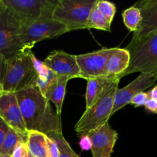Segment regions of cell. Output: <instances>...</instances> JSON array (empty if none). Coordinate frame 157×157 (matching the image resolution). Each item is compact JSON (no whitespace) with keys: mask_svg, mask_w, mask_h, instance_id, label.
I'll return each mask as SVG.
<instances>
[{"mask_svg":"<svg viewBox=\"0 0 157 157\" xmlns=\"http://www.w3.org/2000/svg\"><path fill=\"white\" fill-rule=\"evenodd\" d=\"M15 95L28 131H38L45 135L62 133L61 116L53 110L37 86L20 90Z\"/></svg>","mask_w":157,"mask_h":157,"instance_id":"1","label":"cell"},{"mask_svg":"<svg viewBox=\"0 0 157 157\" xmlns=\"http://www.w3.org/2000/svg\"><path fill=\"white\" fill-rule=\"evenodd\" d=\"M38 78L35 55L31 49L21 51L6 58V75L2 81L5 92L17 93L37 86Z\"/></svg>","mask_w":157,"mask_h":157,"instance_id":"2","label":"cell"},{"mask_svg":"<svg viewBox=\"0 0 157 157\" xmlns=\"http://www.w3.org/2000/svg\"><path fill=\"white\" fill-rule=\"evenodd\" d=\"M125 48L130 53V61L122 78L136 72L157 71V31L143 38H133Z\"/></svg>","mask_w":157,"mask_h":157,"instance_id":"3","label":"cell"},{"mask_svg":"<svg viewBox=\"0 0 157 157\" xmlns=\"http://www.w3.org/2000/svg\"><path fill=\"white\" fill-rule=\"evenodd\" d=\"M120 81L113 82L102 96L84 113L75 125V131L79 134H87L108 122L112 116L114 96Z\"/></svg>","mask_w":157,"mask_h":157,"instance_id":"4","label":"cell"},{"mask_svg":"<svg viewBox=\"0 0 157 157\" xmlns=\"http://www.w3.org/2000/svg\"><path fill=\"white\" fill-rule=\"evenodd\" d=\"M98 0H58L52 18L64 25L67 32L88 29V18Z\"/></svg>","mask_w":157,"mask_h":157,"instance_id":"5","label":"cell"},{"mask_svg":"<svg viewBox=\"0 0 157 157\" xmlns=\"http://www.w3.org/2000/svg\"><path fill=\"white\" fill-rule=\"evenodd\" d=\"M22 25L19 17L0 0V53L6 58L24 50L20 41Z\"/></svg>","mask_w":157,"mask_h":157,"instance_id":"6","label":"cell"},{"mask_svg":"<svg viewBox=\"0 0 157 157\" xmlns=\"http://www.w3.org/2000/svg\"><path fill=\"white\" fill-rule=\"evenodd\" d=\"M67 29L53 18L41 19L22 25L20 30V41L23 49H31L36 43L64 35Z\"/></svg>","mask_w":157,"mask_h":157,"instance_id":"7","label":"cell"},{"mask_svg":"<svg viewBox=\"0 0 157 157\" xmlns=\"http://www.w3.org/2000/svg\"><path fill=\"white\" fill-rule=\"evenodd\" d=\"M21 19L23 25L41 19L52 18L57 1L51 0H2Z\"/></svg>","mask_w":157,"mask_h":157,"instance_id":"8","label":"cell"},{"mask_svg":"<svg viewBox=\"0 0 157 157\" xmlns=\"http://www.w3.org/2000/svg\"><path fill=\"white\" fill-rule=\"evenodd\" d=\"M113 48H104L90 53L75 55L81 78L92 79L106 75V63Z\"/></svg>","mask_w":157,"mask_h":157,"instance_id":"9","label":"cell"},{"mask_svg":"<svg viewBox=\"0 0 157 157\" xmlns=\"http://www.w3.org/2000/svg\"><path fill=\"white\" fill-rule=\"evenodd\" d=\"M157 81V71L140 73V75L130 84L123 88L117 90L114 96L112 115L117 110L130 104L133 97L138 93L144 91L155 84Z\"/></svg>","mask_w":157,"mask_h":157,"instance_id":"10","label":"cell"},{"mask_svg":"<svg viewBox=\"0 0 157 157\" xmlns=\"http://www.w3.org/2000/svg\"><path fill=\"white\" fill-rule=\"evenodd\" d=\"M46 67L50 69L57 76L72 78H81V71L77 63L76 56L61 50H55L50 52L43 61Z\"/></svg>","mask_w":157,"mask_h":157,"instance_id":"11","label":"cell"},{"mask_svg":"<svg viewBox=\"0 0 157 157\" xmlns=\"http://www.w3.org/2000/svg\"><path fill=\"white\" fill-rule=\"evenodd\" d=\"M87 135L91 142L90 150L93 157L111 156L118 139V133L108 122L89 132Z\"/></svg>","mask_w":157,"mask_h":157,"instance_id":"12","label":"cell"},{"mask_svg":"<svg viewBox=\"0 0 157 157\" xmlns=\"http://www.w3.org/2000/svg\"><path fill=\"white\" fill-rule=\"evenodd\" d=\"M0 117L13 130L28 134L15 93L4 91L0 97Z\"/></svg>","mask_w":157,"mask_h":157,"instance_id":"13","label":"cell"},{"mask_svg":"<svg viewBox=\"0 0 157 157\" xmlns=\"http://www.w3.org/2000/svg\"><path fill=\"white\" fill-rule=\"evenodd\" d=\"M134 6L140 10L142 20L133 38H143L157 31V0H144Z\"/></svg>","mask_w":157,"mask_h":157,"instance_id":"14","label":"cell"},{"mask_svg":"<svg viewBox=\"0 0 157 157\" xmlns=\"http://www.w3.org/2000/svg\"><path fill=\"white\" fill-rule=\"evenodd\" d=\"M130 55L126 48H113L111 54L106 63V75L118 77L122 78V75L130 65Z\"/></svg>","mask_w":157,"mask_h":157,"instance_id":"15","label":"cell"},{"mask_svg":"<svg viewBox=\"0 0 157 157\" xmlns=\"http://www.w3.org/2000/svg\"><path fill=\"white\" fill-rule=\"evenodd\" d=\"M117 81H121L118 77L102 76L87 80L86 90V109L91 107L107 89Z\"/></svg>","mask_w":157,"mask_h":157,"instance_id":"16","label":"cell"},{"mask_svg":"<svg viewBox=\"0 0 157 157\" xmlns=\"http://www.w3.org/2000/svg\"><path fill=\"white\" fill-rule=\"evenodd\" d=\"M69 79L67 77L58 76L49 85L44 96L49 102H52L55 106L56 112L61 116L63 102L66 94V87Z\"/></svg>","mask_w":157,"mask_h":157,"instance_id":"17","label":"cell"},{"mask_svg":"<svg viewBox=\"0 0 157 157\" xmlns=\"http://www.w3.org/2000/svg\"><path fill=\"white\" fill-rule=\"evenodd\" d=\"M47 136L38 131H28L26 142L28 151L33 157H48Z\"/></svg>","mask_w":157,"mask_h":157,"instance_id":"18","label":"cell"},{"mask_svg":"<svg viewBox=\"0 0 157 157\" xmlns=\"http://www.w3.org/2000/svg\"><path fill=\"white\" fill-rule=\"evenodd\" d=\"M28 134H23L11 128L8 131L6 138L3 141L0 154L11 156L15 147L20 144H26Z\"/></svg>","mask_w":157,"mask_h":157,"instance_id":"19","label":"cell"},{"mask_svg":"<svg viewBox=\"0 0 157 157\" xmlns=\"http://www.w3.org/2000/svg\"><path fill=\"white\" fill-rule=\"evenodd\" d=\"M123 20L126 27L130 32L134 33L139 28L142 20L141 12L139 8L135 6L128 8L122 13Z\"/></svg>","mask_w":157,"mask_h":157,"instance_id":"20","label":"cell"},{"mask_svg":"<svg viewBox=\"0 0 157 157\" xmlns=\"http://www.w3.org/2000/svg\"><path fill=\"white\" fill-rule=\"evenodd\" d=\"M97 3V2H96ZM111 23L109 22L105 17L98 10L96 5L92 9L88 18V29H96L98 30L110 32Z\"/></svg>","mask_w":157,"mask_h":157,"instance_id":"21","label":"cell"},{"mask_svg":"<svg viewBox=\"0 0 157 157\" xmlns=\"http://www.w3.org/2000/svg\"><path fill=\"white\" fill-rule=\"evenodd\" d=\"M57 144L59 150V157H80L72 150L62 133H53L46 135Z\"/></svg>","mask_w":157,"mask_h":157,"instance_id":"22","label":"cell"},{"mask_svg":"<svg viewBox=\"0 0 157 157\" xmlns=\"http://www.w3.org/2000/svg\"><path fill=\"white\" fill-rule=\"evenodd\" d=\"M96 6L98 10L101 12V14L105 17L106 19L109 22L111 23L113 18H114L115 14H116V6L113 2H110L109 1L98 0L96 3Z\"/></svg>","mask_w":157,"mask_h":157,"instance_id":"23","label":"cell"},{"mask_svg":"<svg viewBox=\"0 0 157 157\" xmlns=\"http://www.w3.org/2000/svg\"><path fill=\"white\" fill-rule=\"evenodd\" d=\"M148 99V93L143 91L140 92V93L136 94L133 97V99L131 100L130 104H132V105L134 106L135 107H142V106L145 105L146 102H147V101Z\"/></svg>","mask_w":157,"mask_h":157,"instance_id":"24","label":"cell"},{"mask_svg":"<svg viewBox=\"0 0 157 157\" xmlns=\"http://www.w3.org/2000/svg\"><path fill=\"white\" fill-rule=\"evenodd\" d=\"M47 154L48 157H59V150L56 143L47 136Z\"/></svg>","mask_w":157,"mask_h":157,"instance_id":"25","label":"cell"},{"mask_svg":"<svg viewBox=\"0 0 157 157\" xmlns=\"http://www.w3.org/2000/svg\"><path fill=\"white\" fill-rule=\"evenodd\" d=\"M9 129H10L9 126L0 117V151H1L3 141H4Z\"/></svg>","mask_w":157,"mask_h":157,"instance_id":"26","label":"cell"},{"mask_svg":"<svg viewBox=\"0 0 157 157\" xmlns=\"http://www.w3.org/2000/svg\"><path fill=\"white\" fill-rule=\"evenodd\" d=\"M27 152L26 144H20L15 148L11 157H24Z\"/></svg>","mask_w":157,"mask_h":157,"instance_id":"27","label":"cell"},{"mask_svg":"<svg viewBox=\"0 0 157 157\" xmlns=\"http://www.w3.org/2000/svg\"><path fill=\"white\" fill-rule=\"evenodd\" d=\"M6 71V58L5 55L0 53V81L4 80Z\"/></svg>","mask_w":157,"mask_h":157,"instance_id":"28","label":"cell"},{"mask_svg":"<svg viewBox=\"0 0 157 157\" xmlns=\"http://www.w3.org/2000/svg\"><path fill=\"white\" fill-rule=\"evenodd\" d=\"M145 108L149 111L153 113H157V101L155 100L149 98L144 105Z\"/></svg>","mask_w":157,"mask_h":157,"instance_id":"29","label":"cell"},{"mask_svg":"<svg viewBox=\"0 0 157 157\" xmlns=\"http://www.w3.org/2000/svg\"><path fill=\"white\" fill-rule=\"evenodd\" d=\"M80 145H81L82 150H90L91 147V142L87 134H82L81 137V141H80Z\"/></svg>","mask_w":157,"mask_h":157,"instance_id":"30","label":"cell"},{"mask_svg":"<svg viewBox=\"0 0 157 157\" xmlns=\"http://www.w3.org/2000/svg\"><path fill=\"white\" fill-rule=\"evenodd\" d=\"M149 98H151V99L155 100L157 101V85L154 86V87L152 88V90H150L148 92Z\"/></svg>","mask_w":157,"mask_h":157,"instance_id":"31","label":"cell"},{"mask_svg":"<svg viewBox=\"0 0 157 157\" xmlns=\"http://www.w3.org/2000/svg\"><path fill=\"white\" fill-rule=\"evenodd\" d=\"M4 93V90H3V84L2 81H0V97L2 95V94Z\"/></svg>","mask_w":157,"mask_h":157,"instance_id":"32","label":"cell"},{"mask_svg":"<svg viewBox=\"0 0 157 157\" xmlns=\"http://www.w3.org/2000/svg\"><path fill=\"white\" fill-rule=\"evenodd\" d=\"M24 157H33L32 156V155L30 154V153H29V152L28 151V150H27V152H26V153H25V156Z\"/></svg>","mask_w":157,"mask_h":157,"instance_id":"33","label":"cell"},{"mask_svg":"<svg viewBox=\"0 0 157 157\" xmlns=\"http://www.w3.org/2000/svg\"><path fill=\"white\" fill-rule=\"evenodd\" d=\"M0 157H11V156H9V155H4V154H0Z\"/></svg>","mask_w":157,"mask_h":157,"instance_id":"34","label":"cell"}]
</instances>
